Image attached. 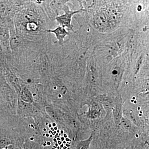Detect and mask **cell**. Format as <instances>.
Instances as JSON below:
<instances>
[{
  "label": "cell",
  "instance_id": "4fadbf2b",
  "mask_svg": "<svg viewBox=\"0 0 149 149\" xmlns=\"http://www.w3.org/2000/svg\"><path fill=\"white\" fill-rule=\"evenodd\" d=\"M66 147H69L70 146V145H68V144H67V143H66Z\"/></svg>",
  "mask_w": 149,
  "mask_h": 149
},
{
  "label": "cell",
  "instance_id": "f6af8a7d",
  "mask_svg": "<svg viewBox=\"0 0 149 149\" xmlns=\"http://www.w3.org/2000/svg\"><path fill=\"white\" fill-rule=\"evenodd\" d=\"M140 113H142V112H141V111H140Z\"/></svg>",
  "mask_w": 149,
  "mask_h": 149
},
{
  "label": "cell",
  "instance_id": "d4e9b609",
  "mask_svg": "<svg viewBox=\"0 0 149 149\" xmlns=\"http://www.w3.org/2000/svg\"><path fill=\"white\" fill-rule=\"evenodd\" d=\"M57 139L58 140V141H60V140H61V138H60L59 137H57Z\"/></svg>",
  "mask_w": 149,
  "mask_h": 149
},
{
  "label": "cell",
  "instance_id": "52a82bcc",
  "mask_svg": "<svg viewBox=\"0 0 149 149\" xmlns=\"http://www.w3.org/2000/svg\"><path fill=\"white\" fill-rule=\"evenodd\" d=\"M0 61L3 62L5 61V55L4 54V51H3L1 42H0Z\"/></svg>",
  "mask_w": 149,
  "mask_h": 149
},
{
  "label": "cell",
  "instance_id": "7402d4cb",
  "mask_svg": "<svg viewBox=\"0 0 149 149\" xmlns=\"http://www.w3.org/2000/svg\"><path fill=\"white\" fill-rule=\"evenodd\" d=\"M54 130H57V128L56 127H54Z\"/></svg>",
  "mask_w": 149,
  "mask_h": 149
},
{
  "label": "cell",
  "instance_id": "9c48e42d",
  "mask_svg": "<svg viewBox=\"0 0 149 149\" xmlns=\"http://www.w3.org/2000/svg\"><path fill=\"white\" fill-rule=\"evenodd\" d=\"M53 141L54 142V143H57V139H56L54 138V139H53Z\"/></svg>",
  "mask_w": 149,
  "mask_h": 149
},
{
  "label": "cell",
  "instance_id": "e575fe53",
  "mask_svg": "<svg viewBox=\"0 0 149 149\" xmlns=\"http://www.w3.org/2000/svg\"><path fill=\"white\" fill-rule=\"evenodd\" d=\"M51 128V130H52L53 129H54V128H52V127H51V128Z\"/></svg>",
  "mask_w": 149,
  "mask_h": 149
},
{
  "label": "cell",
  "instance_id": "9a60e30c",
  "mask_svg": "<svg viewBox=\"0 0 149 149\" xmlns=\"http://www.w3.org/2000/svg\"><path fill=\"white\" fill-rule=\"evenodd\" d=\"M61 139L62 141H64V138L63 137H62L61 138Z\"/></svg>",
  "mask_w": 149,
  "mask_h": 149
},
{
  "label": "cell",
  "instance_id": "c3c4849f",
  "mask_svg": "<svg viewBox=\"0 0 149 149\" xmlns=\"http://www.w3.org/2000/svg\"><path fill=\"white\" fill-rule=\"evenodd\" d=\"M60 149H62V148H60Z\"/></svg>",
  "mask_w": 149,
  "mask_h": 149
},
{
  "label": "cell",
  "instance_id": "5bb4252c",
  "mask_svg": "<svg viewBox=\"0 0 149 149\" xmlns=\"http://www.w3.org/2000/svg\"><path fill=\"white\" fill-rule=\"evenodd\" d=\"M52 130H49V134H52Z\"/></svg>",
  "mask_w": 149,
  "mask_h": 149
},
{
  "label": "cell",
  "instance_id": "8992f818",
  "mask_svg": "<svg viewBox=\"0 0 149 149\" xmlns=\"http://www.w3.org/2000/svg\"><path fill=\"white\" fill-rule=\"evenodd\" d=\"M21 97L22 99L25 101H32V94L27 87H24L22 90Z\"/></svg>",
  "mask_w": 149,
  "mask_h": 149
},
{
  "label": "cell",
  "instance_id": "8d00e7d4",
  "mask_svg": "<svg viewBox=\"0 0 149 149\" xmlns=\"http://www.w3.org/2000/svg\"><path fill=\"white\" fill-rule=\"evenodd\" d=\"M131 102H133L134 100H132L131 101Z\"/></svg>",
  "mask_w": 149,
  "mask_h": 149
},
{
  "label": "cell",
  "instance_id": "83f0119b",
  "mask_svg": "<svg viewBox=\"0 0 149 149\" xmlns=\"http://www.w3.org/2000/svg\"><path fill=\"white\" fill-rule=\"evenodd\" d=\"M61 134L63 133V130H61Z\"/></svg>",
  "mask_w": 149,
  "mask_h": 149
},
{
  "label": "cell",
  "instance_id": "7a4b0ae2",
  "mask_svg": "<svg viewBox=\"0 0 149 149\" xmlns=\"http://www.w3.org/2000/svg\"><path fill=\"white\" fill-rule=\"evenodd\" d=\"M68 1H43L41 4L44 12L50 20H54L59 16V11L62 10L64 5Z\"/></svg>",
  "mask_w": 149,
  "mask_h": 149
},
{
  "label": "cell",
  "instance_id": "ffe728a7",
  "mask_svg": "<svg viewBox=\"0 0 149 149\" xmlns=\"http://www.w3.org/2000/svg\"><path fill=\"white\" fill-rule=\"evenodd\" d=\"M64 137L65 138H67V135H66V134H64Z\"/></svg>",
  "mask_w": 149,
  "mask_h": 149
},
{
  "label": "cell",
  "instance_id": "3957f363",
  "mask_svg": "<svg viewBox=\"0 0 149 149\" xmlns=\"http://www.w3.org/2000/svg\"><path fill=\"white\" fill-rule=\"evenodd\" d=\"M62 11H64V14L61 16H58L55 18L54 20L56 21L59 26L63 28L66 27L68 30L73 31V26L71 24L72 17L75 14L80 13L85 10L81 9L78 11H70L68 6L66 4L64 5L62 9Z\"/></svg>",
  "mask_w": 149,
  "mask_h": 149
},
{
  "label": "cell",
  "instance_id": "5b68a950",
  "mask_svg": "<svg viewBox=\"0 0 149 149\" xmlns=\"http://www.w3.org/2000/svg\"><path fill=\"white\" fill-rule=\"evenodd\" d=\"M47 33H52L55 35L56 38L58 40L59 44L60 45H63L64 43L65 38L68 35V32L65 29V28L58 26L57 28L54 30H47Z\"/></svg>",
  "mask_w": 149,
  "mask_h": 149
},
{
  "label": "cell",
  "instance_id": "f546056e",
  "mask_svg": "<svg viewBox=\"0 0 149 149\" xmlns=\"http://www.w3.org/2000/svg\"><path fill=\"white\" fill-rule=\"evenodd\" d=\"M58 137L57 135H55V138H57Z\"/></svg>",
  "mask_w": 149,
  "mask_h": 149
},
{
  "label": "cell",
  "instance_id": "6da1fadb",
  "mask_svg": "<svg viewBox=\"0 0 149 149\" xmlns=\"http://www.w3.org/2000/svg\"><path fill=\"white\" fill-rule=\"evenodd\" d=\"M41 4H37L35 1H28L24 7L15 16L14 24L16 32L29 41L44 40V35L49 30L50 20Z\"/></svg>",
  "mask_w": 149,
  "mask_h": 149
},
{
  "label": "cell",
  "instance_id": "ba28073f",
  "mask_svg": "<svg viewBox=\"0 0 149 149\" xmlns=\"http://www.w3.org/2000/svg\"><path fill=\"white\" fill-rule=\"evenodd\" d=\"M5 149H15L14 147V146L13 145H9L5 147Z\"/></svg>",
  "mask_w": 149,
  "mask_h": 149
},
{
  "label": "cell",
  "instance_id": "f1b7e54d",
  "mask_svg": "<svg viewBox=\"0 0 149 149\" xmlns=\"http://www.w3.org/2000/svg\"><path fill=\"white\" fill-rule=\"evenodd\" d=\"M52 135H55V133H54V132H53L52 133Z\"/></svg>",
  "mask_w": 149,
  "mask_h": 149
},
{
  "label": "cell",
  "instance_id": "1f68e13d",
  "mask_svg": "<svg viewBox=\"0 0 149 149\" xmlns=\"http://www.w3.org/2000/svg\"><path fill=\"white\" fill-rule=\"evenodd\" d=\"M63 144H66V141H63Z\"/></svg>",
  "mask_w": 149,
  "mask_h": 149
},
{
  "label": "cell",
  "instance_id": "7dc6e473",
  "mask_svg": "<svg viewBox=\"0 0 149 149\" xmlns=\"http://www.w3.org/2000/svg\"><path fill=\"white\" fill-rule=\"evenodd\" d=\"M52 149H55V148H54V147H53V148H52Z\"/></svg>",
  "mask_w": 149,
  "mask_h": 149
},
{
  "label": "cell",
  "instance_id": "74e56055",
  "mask_svg": "<svg viewBox=\"0 0 149 149\" xmlns=\"http://www.w3.org/2000/svg\"><path fill=\"white\" fill-rule=\"evenodd\" d=\"M44 131H46V129L45 128H44Z\"/></svg>",
  "mask_w": 149,
  "mask_h": 149
},
{
  "label": "cell",
  "instance_id": "d6986e66",
  "mask_svg": "<svg viewBox=\"0 0 149 149\" xmlns=\"http://www.w3.org/2000/svg\"><path fill=\"white\" fill-rule=\"evenodd\" d=\"M43 145L44 146V147H46V146L47 145V144H46V143H44L43 144Z\"/></svg>",
  "mask_w": 149,
  "mask_h": 149
},
{
  "label": "cell",
  "instance_id": "d590c367",
  "mask_svg": "<svg viewBox=\"0 0 149 149\" xmlns=\"http://www.w3.org/2000/svg\"><path fill=\"white\" fill-rule=\"evenodd\" d=\"M52 135H50V137H52Z\"/></svg>",
  "mask_w": 149,
  "mask_h": 149
},
{
  "label": "cell",
  "instance_id": "b9f144b4",
  "mask_svg": "<svg viewBox=\"0 0 149 149\" xmlns=\"http://www.w3.org/2000/svg\"><path fill=\"white\" fill-rule=\"evenodd\" d=\"M139 116H142V114H139Z\"/></svg>",
  "mask_w": 149,
  "mask_h": 149
},
{
  "label": "cell",
  "instance_id": "4316f807",
  "mask_svg": "<svg viewBox=\"0 0 149 149\" xmlns=\"http://www.w3.org/2000/svg\"><path fill=\"white\" fill-rule=\"evenodd\" d=\"M53 147L55 148V149H57V147H56L55 146H54V147Z\"/></svg>",
  "mask_w": 149,
  "mask_h": 149
},
{
  "label": "cell",
  "instance_id": "60d3db41",
  "mask_svg": "<svg viewBox=\"0 0 149 149\" xmlns=\"http://www.w3.org/2000/svg\"><path fill=\"white\" fill-rule=\"evenodd\" d=\"M133 99H135V97H133Z\"/></svg>",
  "mask_w": 149,
  "mask_h": 149
},
{
  "label": "cell",
  "instance_id": "7bdbcfd3",
  "mask_svg": "<svg viewBox=\"0 0 149 149\" xmlns=\"http://www.w3.org/2000/svg\"><path fill=\"white\" fill-rule=\"evenodd\" d=\"M136 136H137V137H138V135H136Z\"/></svg>",
  "mask_w": 149,
  "mask_h": 149
},
{
  "label": "cell",
  "instance_id": "4dcf8cb0",
  "mask_svg": "<svg viewBox=\"0 0 149 149\" xmlns=\"http://www.w3.org/2000/svg\"><path fill=\"white\" fill-rule=\"evenodd\" d=\"M54 133L55 134H56L57 133V132L56 131H54Z\"/></svg>",
  "mask_w": 149,
  "mask_h": 149
},
{
  "label": "cell",
  "instance_id": "e0dca14e",
  "mask_svg": "<svg viewBox=\"0 0 149 149\" xmlns=\"http://www.w3.org/2000/svg\"><path fill=\"white\" fill-rule=\"evenodd\" d=\"M45 135L46 136V137H49V134H46Z\"/></svg>",
  "mask_w": 149,
  "mask_h": 149
},
{
  "label": "cell",
  "instance_id": "d6a6232c",
  "mask_svg": "<svg viewBox=\"0 0 149 149\" xmlns=\"http://www.w3.org/2000/svg\"><path fill=\"white\" fill-rule=\"evenodd\" d=\"M59 130H58L57 131V132H58V133H59Z\"/></svg>",
  "mask_w": 149,
  "mask_h": 149
},
{
  "label": "cell",
  "instance_id": "ab89813d",
  "mask_svg": "<svg viewBox=\"0 0 149 149\" xmlns=\"http://www.w3.org/2000/svg\"><path fill=\"white\" fill-rule=\"evenodd\" d=\"M67 149H70V148L69 147H68V148H67Z\"/></svg>",
  "mask_w": 149,
  "mask_h": 149
},
{
  "label": "cell",
  "instance_id": "7c38bea8",
  "mask_svg": "<svg viewBox=\"0 0 149 149\" xmlns=\"http://www.w3.org/2000/svg\"><path fill=\"white\" fill-rule=\"evenodd\" d=\"M63 147H64V146H63V144H61V146L60 147V148H63Z\"/></svg>",
  "mask_w": 149,
  "mask_h": 149
},
{
  "label": "cell",
  "instance_id": "bcb514c9",
  "mask_svg": "<svg viewBox=\"0 0 149 149\" xmlns=\"http://www.w3.org/2000/svg\"><path fill=\"white\" fill-rule=\"evenodd\" d=\"M138 109L139 110V109H140V108L138 107Z\"/></svg>",
  "mask_w": 149,
  "mask_h": 149
},
{
  "label": "cell",
  "instance_id": "44dd1931",
  "mask_svg": "<svg viewBox=\"0 0 149 149\" xmlns=\"http://www.w3.org/2000/svg\"><path fill=\"white\" fill-rule=\"evenodd\" d=\"M58 143H55V146L56 147H57L58 146Z\"/></svg>",
  "mask_w": 149,
  "mask_h": 149
},
{
  "label": "cell",
  "instance_id": "603a6c76",
  "mask_svg": "<svg viewBox=\"0 0 149 149\" xmlns=\"http://www.w3.org/2000/svg\"><path fill=\"white\" fill-rule=\"evenodd\" d=\"M67 148V147L66 146H64L63 147V149H66Z\"/></svg>",
  "mask_w": 149,
  "mask_h": 149
},
{
  "label": "cell",
  "instance_id": "277c9868",
  "mask_svg": "<svg viewBox=\"0 0 149 149\" xmlns=\"http://www.w3.org/2000/svg\"><path fill=\"white\" fill-rule=\"evenodd\" d=\"M10 30L9 27L4 24L0 23V42L4 51V54L11 60L12 52L10 48Z\"/></svg>",
  "mask_w": 149,
  "mask_h": 149
},
{
  "label": "cell",
  "instance_id": "484cf974",
  "mask_svg": "<svg viewBox=\"0 0 149 149\" xmlns=\"http://www.w3.org/2000/svg\"><path fill=\"white\" fill-rule=\"evenodd\" d=\"M60 147H59V146H58L57 147V149H60Z\"/></svg>",
  "mask_w": 149,
  "mask_h": 149
},
{
  "label": "cell",
  "instance_id": "8fae6325",
  "mask_svg": "<svg viewBox=\"0 0 149 149\" xmlns=\"http://www.w3.org/2000/svg\"><path fill=\"white\" fill-rule=\"evenodd\" d=\"M61 143H62V142H61V141H58V144L61 145Z\"/></svg>",
  "mask_w": 149,
  "mask_h": 149
},
{
  "label": "cell",
  "instance_id": "836d02e7",
  "mask_svg": "<svg viewBox=\"0 0 149 149\" xmlns=\"http://www.w3.org/2000/svg\"><path fill=\"white\" fill-rule=\"evenodd\" d=\"M56 135H57V136H58V135H59V134L58 133H56Z\"/></svg>",
  "mask_w": 149,
  "mask_h": 149
},
{
  "label": "cell",
  "instance_id": "cb8c5ba5",
  "mask_svg": "<svg viewBox=\"0 0 149 149\" xmlns=\"http://www.w3.org/2000/svg\"><path fill=\"white\" fill-rule=\"evenodd\" d=\"M51 126H52V125H51V124H49V127L50 128H51Z\"/></svg>",
  "mask_w": 149,
  "mask_h": 149
},
{
  "label": "cell",
  "instance_id": "f35d334b",
  "mask_svg": "<svg viewBox=\"0 0 149 149\" xmlns=\"http://www.w3.org/2000/svg\"><path fill=\"white\" fill-rule=\"evenodd\" d=\"M52 132H54V129H53L52 130Z\"/></svg>",
  "mask_w": 149,
  "mask_h": 149
},
{
  "label": "cell",
  "instance_id": "2e32d148",
  "mask_svg": "<svg viewBox=\"0 0 149 149\" xmlns=\"http://www.w3.org/2000/svg\"><path fill=\"white\" fill-rule=\"evenodd\" d=\"M56 124L55 123H53V126L55 127L56 126Z\"/></svg>",
  "mask_w": 149,
  "mask_h": 149
},
{
  "label": "cell",
  "instance_id": "ac0fdd59",
  "mask_svg": "<svg viewBox=\"0 0 149 149\" xmlns=\"http://www.w3.org/2000/svg\"><path fill=\"white\" fill-rule=\"evenodd\" d=\"M66 141H67V142H68V141H70V139H68V138H66Z\"/></svg>",
  "mask_w": 149,
  "mask_h": 149
},
{
  "label": "cell",
  "instance_id": "ee69618b",
  "mask_svg": "<svg viewBox=\"0 0 149 149\" xmlns=\"http://www.w3.org/2000/svg\"><path fill=\"white\" fill-rule=\"evenodd\" d=\"M135 103H136V101H135Z\"/></svg>",
  "mask_w": 149,
  "mask_h": 149
},
{
  "label": "cell",
  "instance_id": "30bf717a",
  "mask_svg": "<svg viewBox=\"0 0 149 149\" xmlns=\"http://www.w3.org/2000/svg\"><path fill=\"white\" fill-rule=\"evenodd\" d=\"M51 144V143L49 142H47V145H50Z\"/></svg>",
  "mask_w": 149,
  "mask_h": 149
},
{
  "label": "cell",
  "instance_id": "681fc988",
  "mask_svg": "<svg viewBox=\"0 0 149 149\" xmlns=\"http://www.w3.org/2000/svg\"></svg>",
  "mask_w": 149,
  "mask_h": 149
}]
</instances>
